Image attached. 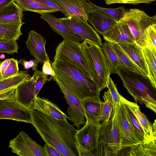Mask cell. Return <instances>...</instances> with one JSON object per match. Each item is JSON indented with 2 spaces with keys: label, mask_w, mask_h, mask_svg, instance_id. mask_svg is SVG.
Returning a JSON list of instances; mask_svg holds the SVG:
<instances>
[{
  "label": "cell",
  "mask_w": 156,
  "mask_h": 156,
  "mask_svg": "<svg viewBox=\"0 0 156 156\" xmlns=\"http://www.w3.org/2000/svg\"><path fill=\"white\" fill-rule=\"evenodd\" d=\"M100 124L86 122L84 126L77 130L76 133L78 145L87 151L89 156H91L92 152L97 146Z\"/></svg>",
  "instance_id": "cell-15"
},
{
  "label": "cell",
  "mask_w": 156,
  "mask_h": 156,
  "mask_svg": "<svg viewBox=\"0 0 156 156\" xmlns=\"http://www.w3.org/2000/svg\"><path fill=\"white\" fill-rule=\"evenodd\" d=\"M44 147L46 156H61L57 150L49 144H44Z\"/></svg>",
  "instance_id": "cell-43"
},
{
  "label": "cell",
  "mask_w": 156,
  "mask_h": 156,
  "mask_svg": "<svg viewBox=\"0 0 156 156\" xmlns=\"http://www.w3.org/2000/svg\"><path fill=\"white\" fill-rule=\"evenodd\" d=\"M29 72V71H20L16 75L0 80V92L16 87L30 79L31 76Z\"/></svg>",
  "instance_id": "cell-28"
},
{
  "label": "cell",
  "mask_w": 156,
  "mask_h": 156,
  "mask_svg": "<svg viewBox=\"0 0 156 156\" xmlns=\"http://www.w3.org/2000/svg\"><path fill=\"white\" fill-rule=\"evenodd\" d=\"M101 35L106 41L109 43L117 44L135 42V38L128 26L119 21H117Z\"/></svg>",
  "instance_id": "cell-16"
},
{
  "label": "cell",
  "mask_w": 156,
  "mask_h": 156,
  "mask_svg": "<svg viewBox=\"0 0 156 156\" xmlns=\"http://www.w3.org/2000/svg\"><path fill=\"white\" fill-rule=\"evenodd\" d=\"M115 120L119 133L121 149L126 148L132 149L143 144L132 126L124 104L120 99L119 105L115 111Z\"/></svg>",
  "instance_id": "cell-9"
},
{
  "label": "cell",
  "mask_w": 156,
  "mask_h": 156,
  "mask_svg": "<svg viewBox=\"0 0 156 156\" xmlns=\"http://www.w3.org/2000/svg\"><path fill=\"white\" fill-rule=\"evenodd\" d=\"M15 1L23 11H31L41 14L58 11L35 0H15Z\"/></svg>",
  "instance_id": "cell-27"
},
{
  "label": "cell",
  "mask_w": 156,
  "mask_h": 156,
  "mask_svg": "<svg viewBox=\"0 0 156 156\" xmlns=\"http://www.w3.org/2000/svg\"><path fill=\"white\" fill-rule=\"evenodd\" d=\"M22 24L0 23V41H16L22 35Z\"/></svg>",
  "instance_id": "cell-26"
},
{
  "label": "cell",
  "mask_w": 156,
  "mask_h": 156,
  "mask_svg": "<svg viewBox=\"0 0 156 156\" xmlns=\"http://www.w3.org/2000/svg\"><path fill=\"white\" fill-rule=\"evenodd\" d=\"M41 15V18L47 22L55 32L62 36L63 40L79 43L84 40L59 21L52 14L47 13Z\"/></svg>",
  "instance_id": "cell-19"
},
{
  "label": "cell",
  "mask_w": 156,
  "mask_h": 156,
  "mask_svg": "<svg viewBox=\"0 0 156 156\" xmlns=\"http://www.w3.org/2000/svg\"><path fill=\"white\" fill-rule=\"evenodd\" d=\"M69 16L77 17L87 22L89 15L95 10L86 0H52Z\"/></svg>",
  "instance_id": "cell-14"
},
{
  "label": "cell",
  "mask_w": 156,
  "mask_h": 156,
  "mask_svg": "<svg viewBox=\"0 0 156 156\" xmlns=\"http://www.w3.org/2000/svg\"><path fill=\"white\" fill-rule=\"evenodd\" d=\"M58 20L84 40L90 41L100 46L101 45L102 43L101 37L87 22L78 17L70 16Z\"/></svg>",
  "instance_id": "cell-13"
},
{
  "label": "cell",
  "mask_w": 156,
  "mask_h": 156,
  "mask_svg": "<svg viewBox=\"0 0 156 156\" xmlns=\"http://www.w3.org/2000/svg\"><path fill=\"white\" fill-rule=\"evenodd\" d=\"M5 57V55L4 54H2L0 56V58L1 59H3Z\"/></svg>",
  "instance_id": "cell-48"
},
{
  "label": "cell",
  "mask_w": 156,
  "mask_h": 156,
  "mask_svg": "<svg viewBox=\"0 0 156 156\" xmlns=\"http://www.w3.org/2000/svg\"><path fill=\"white\" fill-rule=\"evenodd\" d=\"M90 3L96 9L112 17L117 21H119L123 16L126 9L123 6L115 8H107L97 5L89 0H86Z\"/></svg>",
  "instance_id": "cell-34"
},
{
  "label": "cell",
  "mask_w": 156,
  "mask_h": 156,
  "mask_svg": "<svg viewBox=\"0 0 156 156\" xmlns=\"http://www.w3.org/2000/svg\"><path fill=\"white\" fill-rule=\"evenodd\" d=\"M120 97L128 106L137 119L144 133L151 141L156 140V120L152 124L145 114L141 112L136 103L131 102L126 99L121 94Z\"/></svg>",
  "instance_id": "cell-20"
},
{
  "label": "cell",
  "mask_w": 156,
  "mask_h": 156,
  "mask_svg": "<svg viewBox=\"0 0 156 156\" xmlns=\"http://www.w3.org/2000/svg\"><path fill=\"white\" fill-rule=\"evenodd\" d=\"M42 71L44 73L47 75H50L52 78L54 77L55 75V72L52 67L49 59L45 61L43 64Z\"/></svg>",
  "instance_id": "cell-42"
},
{
  "label": "cell",
  "mask_w": 156,
  "mask_h": 156,
  "mask_svg": "<svg viewBox=\"0 0 156 156\" xmlns=\"http://www.w3.org/2000/svg\"><path fill=\"white\" fill-rule=\"evenodd\" d=\"M88 21L101 35L117 22L109 15L97 9L90 14Z\"/></svg>",
  "instance_id": "cell-23"
},
{
  "label": "cell",
  "mask_w": 156,
  "mask_h": 156,
  "mask_svg": "<svg viewBox=\"0 0 156 156\" xmlns=\"http://www.w3.org/2000/svg\"><path fill=\"white\" fill-rule=\"evenodd\" d=\"M39 62L36 59H31L27 61L23 59H21L18 61V63L23 66L25 69L31 68L33 71L37 69Z\"/></svg>",
  "instance_id": "cell-40"
},
{
  "label": "cell",
  "mask_w": 156,
  "mask_h": 156,
  "mask_svg": "<svg viewBox=\"0 0 156 156\" xmlns=\"http://www.w3.org/2000/svg\"><path fill=\"white\" fill-rule=\"evenodd\" d=\"M11 58H8L0 62V75L2 76L9 66Z\"/></svg>",
  "instance_id": "cell-45"
},
{
  "label": "cell",
  "mask_w": 156,
  "mask_h": 156,
  "mask_svg": "<svg viewBox=\"0 0 156 156\" xmlns=\"http://www.w3.org/2000/svg\"><path fill=\"white\" fill-rule=\"evenodd\" d=\"M47 6L55 9L63 13L66 17L69 16L68 14L64 10L61 8L52 0H35Z\"/></svg>",
  "instance_id": "cell-41"
},
{
  "label": "cell",
  "mask_w": 156,
  "mask_h": 156,
  "mask_svg": "<svg viewBox=\"0 0 156 156\" xmlns=\"http://www.w3.org/2000/svg\"><path fill=\"white\" fill-rule=\"evenodd\" d=\"M15 0H0V9Z\"/></svg>",
  "instance_id": "cell-47"
},
{
  "label": "cell",
  "mask_w": 156,
  "mask_h": 156,
  "mask_svg": "<svg viewBox=\"0 0 156 156\" xmlns=\"http://www.w3.org/2000/svg\"><path fill=\"white\" fill-rule=\"evenodd\" d=\"M23 10L14 1L0 9V23L22 24Z\"/></svg>",
  "instance_id": "cell-22"
},
{
  "label": "cell",
  "mask_w": 156,
  "mask_h": 156,
  "mask_svg": "<svg viewBox=\"0 0 156 156\" xmlns=\"http://www.w3.org/2000/svg\"><path fill=\"white\" fill-rule=\"evenodd\" d=\"M120 98L124 104L127 115L136 133L143 144H147L152 141L147 137L135 116L120 96Z\"/></svg>",
  "instance_id": "cell-30"
},
{
  "label": "cell",
  "mask_w": 156,
  "mask_h": 156,
  "mask_svg": "<svg viewBox=\"0 0 156 156\" xmlns=\"http://www.w3.org/2000/svg\"><path fill=\"white\" fill-rule=\"evenodd\" d=\"M106 87L111 95L113 101V111L115 112L119 104L120 94L118 92L116 85L110 76L107 81Z\"/></svg>",
  "instance_id": "cell-35"
},
{
  "label": "cell",
  "mask_w": 156,
  "mask_h": 156,
  "mask_svg": "<svg viewBox=\"0 0 156 156\" xmlns=\"http://www.w3.org/2000/svg\"><path fill=\"white\" fill-rule=\"evenodd\" d=\"M101 46L103 52L109 65L111 74L115 73L117 69L120 66L117 55L109 42L106 41L102 43Z\"/></svg>",
  "instance_id": "cell-32"
},
{
  "label": "cell",
  "mask_w": 156,
  "mask_h": 156,
  "mask_svg": "<svg viewBox=\"0 0 156 156\" xmlns=\"http://www.w3.org/2000/svg\"><path fill=\"white\" fill-rule=\"evenodd\" d=\"M77 150L79 156H89L88 152L78 145Z\"/></svg>",
  "instance_id": "cell-46"
},
{
  "label": "cell",
  "mask_w": 156,
  "mask_h": 156,
  "mask_svg": "<svg viewBox=\"0 0 156 156\" xmlns=\"http://www.w3.org/2000/svg\"><path fill=\"white\" fill-rule=\"evenodd\" d=\"M107 5L115 3L128 4L137 5L140 4H149L156 0H104Z\"/></svg>",
  "instance_id": "cell-39"
},
{
  "label": "cell",
  "mask_w": 156,
  "mask_h": 156,
  "mask_svg": "<svg viewBox=\"0 0 156 156\" xmlns=\"http://www.w3.org/2000/svg\"><path fill=\"white\" fill-rule=\"evenodd\" d=\"M52 79L36 69L32 77L16 87L15 100L30 110L34 108L35 98L41 89L46 82Z\"/></svg>",
  "instance_id": "cell-8"
},
{
  "label": "cell",
  "mask_w": 156,
  "mask_h": 156,
  "mask_svg": "<svg viewBox=\"0 0 156 156\" xmlns=\"http://www.w3.org/2000/svg\"><path fill=\"white\" fill-rule=\"evenodd\" d=\"M8 147L12 152L20 156H46L44 147L36 143L23 131L10 140Z\"/></svg>",
  "instance_id": "cell-10"
},
{
  "label": "cell",
  "mask_w": 156,
  "mask_h": 156,
  "mask_svg": "<svg viewBox=\"0 0 156 156\" xmlns=\"http://www.w3.org/2000/svg\"><path fill=\"white\" fill-rule=\"evenodd\" d=\"M115 73L120 77L123 84L136 102L144 104L156 113V88L147 76L120 66Z\"/></svg>",
  "instance_id": "cell-3"
},
{
  "label": "cell",
  "mask_w": 156,
  "mask_h": 156,
  "mask_svg": "<svg viewBox=\"0 0 156 156\" xmlns=\"http://www.w3.org/2000/svg\"><path fill=\"white\" fill-rule=\"evenodd\" d=\"M115 112L107 122L99 126L97 146L91 156H116L121 150L119 133L115 120Z\"/></svg>",
  "instance_id": "cell-4"
},
{
  "label": "cell",
  "mask_w": 156,
  "mask_h": 156,
  "mask_svg": "<svg viewBox=\"0 0 156 156\" xmlns=\"http://www.w3.org/2000/svg\"><path fill=\"white\" fill-rule=\"evenodd\" d=\"M147 40L146 47H151L156 50V24L151 25L145 31Z\"/></svg>",
  "instance_id": "cell-36"
},
{
  "label": "cell",
  "mask_w": 156,
  "mask_h": 156,
  "mask_svg": "<svg viewBox=\"0 0 156 156\" xmlns=\"http://www.w3.org/2000/svg\"><path fill=\"white\" fill-rule=\"evenodd\" d=\"M39 110L57 119L66 120L68 116L54 103L47 99L37 96L34 108Z\"/></svg>",
  "instance_id": "cell-24"
},
{
  "label": "cell",
  "mask_w": 156,
  "mask_h": 156,
  "mask_svg": "<svg viewBox=\"0 0 156 156\" xmlns=\"http://www.w3.org/2000/svg\"><path fill=\"white\" fill-rule=\"evenodd\" d=\"M30 110V123L46 143L54 147L61 156H79L76 138L77 130L66 120L53 118L36 108Z\"/></svg>",
  "instance_id": "cell-1"
},
{
  "label": "cell",
  "mask_w": 156,
  "mask_h": 156,
  "mask_svg": "<svg viewBox=\"0 0 156 156\" xmlns=\"http://www.w3.org/2000/svg\"><path fill=\"white\" fill-rule=\"evenodd\" d=\"M142 73L147 76L148 73L144 57L142 48L135 42L117 44Z\"/></svg>",
  "instance_id": "cell-21"
},
{
  "label": "cell",
  "mask_w": 156,
  "mask_h": 156,
  "mask_svg": "<svg viewBox=\"0 0 156 156\" xmlns=\"http://www.w3.org/2000/svg\"><path fill=\"white\" fill-rule=\"evenodd\" d=\"M2 76L0 75V80L2 79Z\"/></svg>",
  "instance_id": "cell-49"
},
{
  "label": "cell",
  "mask_w": 156,
  "mask_h": 156,
  "mask_svg": "<svg viewBox=\"0 0 156 156\" xmlns=\"http://www.w3.org/2000/svg\"><path fill=\"white\" fill-rule=\"evenodd\" d=\"M18 64L16 59L11 58L9 66L2 76V78H8L18 74L19 72Z\"/></svg>",
  "instance_id": "cell-38"
},
{
  "label": "cell",
  "mask_w": 156,
  "mask_h": 156,
  "mask_svg": "<svg viewBox=\"0 0 156 156\" xmlns=\"http://www.w3.org/2000/svg\"><path fill=\"white\" fill-rule=\"evenodd\" d=\"M103 97L104 101L102 104L101 121L106 122L110 119L113 113V101L108 90L104 92Z\"/></svg>",
  "instance_id": "cell-33"
},
{
  "label": "cell",
  "mask_w": 156,
  "mask_h": 156,
  "mask_svg": "<svg viewBox=\"0 0 156 156\" xmlns=\"http://www.w3.org/2000/svg\"><path fill=\"white\" fill-rule=\"evenodd\" d=\"M119 21L126 24L133 35L135 43L142 48L147 46L145 31L150 26L156 24V15L150 16L138 9H126L123 17Z\"/></svg>",
  "instance_id": "cell-7"
},
{
  "label": "cell",
  "mask_w": 156,
  "mask_h": 156,
  "mask_svg": "<svg viewBox=\"0 0 156 156\" xmlns=\"http://www.w3.org/2000/svg\"><path fill=\"white\" fill-rule=\"evenodd\" d=\"M18 46L16 41H0V53L13 54L18 53Z\"/></svg>",
  "instance_id": "cell-37"
},
{
  "label": "cell",
  "mask_w": 156,
  "mask_h": 156,
  "mask_svg": "<svg viewBox=\"0 0 156 156\" xmlns=\"http://www.w3.org/2000/svg\"><path fill=\"white\" fill-rule=\"evenodd\" d=\"M109 43L117 57L120 66L143 74L117 44L109 42Z\"/></svg>",
  "instance_id": "cell-29"
},
{
  "label": "cell",
  "mask_w": 156,
  "mask_h": 156,
  "mask_svg": "<svg viewBox=\"0 0 156 156\" xmlns=\"http://www.w3.org/2000/svg\"><path fill=\"white\" fill-rule=\"evenodd\" d=\"M16 87L12 88L0 92V99L15 98Z\"/></svg>",
  "instance_id": "cell-44"
},
{
  "label": "cell",
  "mask_w": 156,
  "mask_h": 156,
  "mask_svg": "<svg viewBox=\"0 0 156 156\" xmlns=\"http://www.w3.org/2000/svg\"><path fill=\"white\" fill-rule=\"evenodd\" d=\"M46 44L45 40L40 34L33 30L29 32L26 46L31 55L42 64L49 59L46 51Z\"/></svg>",
  "instance_id": "cell-17"
},
{
  "label": "cell",
  "mask_w": 156,
  "mask_h": 156,
  "mask_svg": "<svg viewBox=\"0 0 156 156\" xmlns=\"http://www.w3.org/2000/svg\"><path fill=\"white\" fill-rule=\"evenodd\" d=\"M142 52L148 71V78L156 88V50L151 47L142 48Z\"/></svg>",
  "instance_id": "cell-25"
},
{
  "label": "cell",
  "mask_w": 156,
  "mask_h": 156,
  "mask_svg": "<svg viewBox=\"0 0 156 156\" xmlns=\"http://www.w3.org/2000/svg\"><path fill=\"white\" fill-rule=\"evenodd\" d=\"M85 57L95 74L96 83L101 91L106 87V83L111 74L108 62L99 45L87 40L80 43Z\"/></svg>",
  "instance_id": "cell-6"
},
{
  "label": "cell",
  "mask_w": 156,
  "mask_h": 156,
  "mask_svg": "<svg viewBox=\"0 0 156 156\" xmlns=\"http://www.w3.org/2000/svg\"><path fill=\"white\" fill-rule=\"evenodd\" d=\"M53 60H62L73 64L96 83L94 72L83 54L80 43L63 40L57 46Z\"/></svg>",
  "instance_id": "cell-5"
},
{
  "label": "cell",
  "mask_w": 156,
  "mask_h": 156,
  "mask_svg": "<svg viewBox=\"0 0 156 156\" xmlns=\"http://www.w3.org/2000/svg\"><path fill=\"white\" fill-rule=\"evenodd\" d=\"M51 65L55 76L71 93L81 100L100 94L101 91L96 83L74 65L57 60L51 62Z\"/></svg>",
  "instance_id": "cell-2"
},
{
  "label": "cell",
  "mask_w": 156,
  "mask_h": 156,
  "mask_svg": "<svg viewBox=\"0 0 156 156\" xmlns=\"http://www.w3.org/2000/svg\"><path fill=\"white\" fill-rule=\"evenodd\" d=\"M156 140L148 143L141 144L136 147L130 149L129 152V156H156Z\"/></svg>",
  "instance_id": "cell-31"
},
{
  "label": "cell",
  "mask_w": 156,
  "mask_h": 156,
  "mask_svg": "<svg viewBox=\"0 0 156 156\" xmlns=\"http://www.w3.org/2000/svg\"><path fill=\"white\" fill-rule=\"evenodd\" d=\"M103 102L100 95L85 98L82 100L86 122L99 124L102 120Z\"/></svg>",
  "instance_id": "cell-18"
},
{
  "label": "cell",
  "mask_w": 156,
  "mask_h": 156,
  "mask_svg": "<svg viewBox=\"0 0 156 156\" xmlns=\"http://www.w3.org/2000/svg\"><path fill=\"white\" fill-rule=\"evenodd\" d=\"M8 119L30 123V110L15 98L0 99V119Z\"/></svg>",
  "instance_id": "cell-11"
},
{
  "label": "cell",
  "mask_w": 156,
  "mask_h": 156,
  "mask_svg": "<svg viewBox=\"0 0 156 156\" xmlns=\"http://www.w3.org/2000/svg\"><path fill=\"white\" fill-rule=\"evenodd\" d=\"M52 79L58 85L68 105L67 110L69 116L68 119L73 122V126L79 129L80 126L86 122L82 101L71 93L55 76Z\"/></svg>",
  "instance_id": "cell-12"
}]
</instances>
